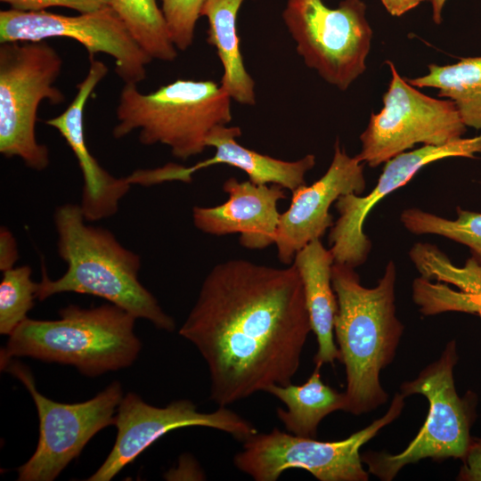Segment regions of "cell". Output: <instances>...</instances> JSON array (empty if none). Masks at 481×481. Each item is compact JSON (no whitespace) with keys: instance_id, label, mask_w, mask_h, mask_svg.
Here are the masks:
<instances>
[{"instance_id":"cell-1","label":"cell","mask_w":481,"mask_h":481,"mask_svg":"<svg viewBox=\"0 0 481 481\" xmlns=\"http://www.w3.org/2000/svg\"><path fill=\"white\" fill-rule=\"evenodd\" d=\"M312 331L296 266L230 259L205 277L179 334L205 360L219 407L292 383Z\"/></svg>"},{"instance_id":"cell-2","label":"cell","mask_w":481,"mask_h":481,"mask_svg":"<svg viewBox=\"0 0 481 481\" xmlns=\"http://www.w3.org/2000/svg\"><path fill=\"white\" fill-rule=\"evenodd\" d=\"M395 279L393 261L373 288L361 284L354 267L334 262L331 268L338 300L334 333L346 379L344 411L353 415L371 412L388 398L379 375L392 363L404 330L395 314Z\"/></svg>"},{"instance_id":"cell-3","label":"cell","mask_w":481,"mask_h":481,"mask_svg":"<svg viewBox=\"0 0 481 481\" xmlns=\"http://www.w3.org/2000/svg\"><path fill=\"white\" fill-rule=\"evenodd\" d=\"M53 222L58 254L67 264V271L53 281L43 267L42 280L37 282V299L42 301L62 292L94 295L123 308L136 319L150 321L159 330L175 329L174 319L140 282L138 254L123 247L110 231L86 224L78 204L57 207Z\"/></svg>"},{"instance_id":"cell-4","label":"cell","mask_w":481,"mask_h":481,"mask_svg":"<svg viewBox=\"0 0 481 481\" xmlns=\"http://www.w3.org/2000/svg\"><path fill=\"white\" fill-rule=\"evenodd\" d=\"M58 320L27 318L9 336L0 352L1 370L13 357H31L72 365L87 377L130 366L142 345L135 317L114 305L94 308L69 305Z\"/></svg>"},{"instance_id":"cell-5","label":"cell","mask_w":481,"mask_h":481,"mask_svg":"<svg viewBox=\"0 0 481 481\" xmlns=\"http://www.w3.org/2000/svg\"><path fill=\"white\" fill-rule=\"evenodd\" d=\"M125 84L116 110V139L138 130L144 145L161 143L174 157L186 160L202 153L206 139L218 126L232 121L231 98L213 80L177 79L150 94Z\"/></svg>"},{"instance_id":"cell-6","label":"cell","mask_w":481,"mask_h":481,"mask_svg":"<svg viewBox=\"0 0 481 481\" xmlns=\"http://www.w3.org/2000/svg\"><path fill=\"white\" fill-rule=\"evenodd\" d=\"M458 362L455 340L447 342L440 357L412 380L400 386L405 396L421 395L429 404L427 419L417 436L400 452H366L362 461L371 474L382 481L393 480L406 465L424 459H461L472 438L477 395L468 391L461 397L456 390L453 369Z\"/></svg>"},{"instance_id":"cell-7","label":"cell","mask_w":481,"mask_h":481,"mask_svg":"<svg viewBox=\"0 0 481 481\" xmlns=\"http://www.w3.org/2000/svg\"><path fill=\"white\" fill-rule=\"evenodd\" d=\"M61 69V55L46 40L0 45V152L37 171L50 162L47 146L36 138L37 109L43 100L65 101L53 86Z\"/></svg>"},{"instance_id":"cell-8","label":"cell","mask_w":481,"mask_h":481,"mask_svg":"<svg viewBox=\"0 0 481 481\" xmlns=\"http://www.w3.org/2000/svg\"><path fill=\"white\" fill-rule=\"evenodd\" d=\"M404 399L401 392L396 393L382 417L339 441H319L276 428L257 432L243 442L233 464L256 481H276L289 469L306 470L320 481H367L360 449L400 416Z\"/></svg>"},{"instance_id":"cell-9","label":"cell","mask_w":481,"mask_h":481,"mask_svg":"<svg viewBox=\"0 0 481 481\" xmlns=\"http://www.w3.org/2000/svg\"><path fill=\"white\" fill-rule=\"evenodd\" d=\"M362 0L330 8L322 0H287L283 21L298 54L327 83L346 90L366 69L373 32Z\"/></svg>"},{"instance_id":"cell-10","label":"cell","mask_w":481,"mask_h":481,"mask_svg":"<svg viewBox=\"0 0 481 481\" xmlns=\"http://www.w3.org/2000/svg\"><path fill=\"white\" fill-rule=\"evenodd\" d=\"M386 63L391 78L382 109L371 114L360 135L356 158L361 162L376 167L417 143L443 145L462 138L467 126L452 101L421 93L401 77L391 61Z\"/></svg>"},{"instance_id":"cell-11","label":"cell","mask_w":481,"mask_h":481,"mask_svg":"<svg viewBox=\"0 0 481 481\" xmlns=\"http://www.w3.org/2000/svg\"><path fill=\"white\" fill-rule=\"evenodd\" d=\"M4 371L19 379L28 389L39 419L37 446L30 459L19 467V481L54 480L94 435L114 425V412L123 398L118 381L92 399L62 404L39 393L30 370L21 363L12 359Z\"/></svg>"},{"instance_id":"cell-12","label":"cell","mask_w":481,"mask_h":481,"mask_svg":"<svg viewBox=\"0 0 481 481\" xmlns=\"http://www.w3.org/2000/svg\"><path fill=\"white\" fill-rule=\"evenodd\" d=\"M68 37L77 41L88 56L102 53L115 61V72L125 84L143 81L152 59L132 37L118 13L109 5L77 16L46 11L0 12V43L41 41Z\"/></svg>"},{"instance_id":"cell-13","label":"cell","mask_w":481,"mask_h":481,"mask_svg":"<svg viewBox=\"0 0 481 481\" xmlns=\"http://www.w3.org/2000/svg\"><path fill=\"white\" fill-rule=\"evenodd\" d=\"M115 444L101 467L88 481H110L145 449L171 430L186 427H207L221 430L243 443L257 433L251 422L227 407L201 412L186 399L165 407L148 404L135 393L121 400L114 418Z\"/></svg>"},{"instance_id":"cell-14","label":"cell","mask_w":481,"mask_h":481,"mask_svg":"<svg viewBox=\"0 0 481 481\" xmlns=\"http://www.w3.org/2000/svg\"><path fill=\"white\" fill-rule=\"evenodd\" d=\"M477 153L481 154V134L443 145H423L387 160L369 194L340 196L335 202L339 216L329 235L334 262L355 268L366 261L371 249V240L363 232L367 216L381 199L406 184L423 167L452 157L476 159Z\"/></svg>"},{"instance_id":"cell-15","label":"cell","mask_w":481,"mask_h":481,"mask_svg":"<svg viewBox=\"0 0 481 481\" xmlns=\"http://www.w3.org/2000/svg\"><path fill=\"white\" fill-rule=\"evenodd\" d=\"M365 187L363 163L356 156H349L337 140L325 174L311 185L294 190L289 208L281 213L273 242L279 260L291 265L298 250L331 228L330 206L340 196L361 195Z\"/></svg>"},{"instance_id":"cell-16","label":"cell","mask_w":481,"mask_h":481,"mask_svg":"<svg viewBox=\"0 0 481 481\" xmlns=\"http://www.w3.org/2000/svg\"><path fill=\"white\" fill-rule=\"evenodd\" d=\"M239 126H216L206 139L207 147H214L213 157L191 167L167 163L162 167L137 169L127 177L131 184L151 186L170 181L191 183L192 175L213 165L225 164L244 171L255 184H277L291 192L306 184V175L315 165V156L307 154L295 161H286L261 154L238 143Z\"/></svg>"},{"instance_id":"cell-17","label":"cell","mask_w":481,"mask_h":481,"mask_svg":"<svg viewBox=\"0 0 481 481\" xmlns=\"http://www.w3.org/2000/svg\"><path fill=\"white\" fill-rule=\"evenodd\" d=\"M89 70L77 88L69 107L59 116L45 121L64 138L77 159L83 177L79 207L86 221H98L114 216L131 183L126 177H115L106 171L90 153L85 140L84 108L95 86L107 75L108 67L94 56H89Z\"/></svg>"},{"instance_id":"cell-18","label":"cell","mask_w":481,"mask_h":481,"mask_svg":"<svg viewBox=\"0 0 481 481\" xmlns=\"http://www.w3.org/2000/svg\"><path fill=\"white\" fill-rule=\"evenodd\" d=\"M223 190L228 194L226 202L193 208L195 227L216 236L240 233V243L249 249L273 244L281 216L278 202L287 197L284 188L230 177L224 183Z\"/></svg>"},{"instance_id":"cell-19","label":"cell","mask_w":481,"mask_h":481,"mask_svg":"<svg viewBox=\"0 0 481 481\" xmlns=\"http://www.w3.org/2000/svg\"><path fill=\"white\" fill-rule=\"evenodd\" d=\"M292 264L303 282L312 331L317 340L314 363L320 367L333 364L340 356L334 341L338 300L331 284L333 255L318 239L298 250Z\"/></svg>"},{"instance_id":"cell-20","label":"cell","mask_w":481,"mask_h":481,"mask_svg":"<svg viewBox=\"0 0 481 481\" xmlns=\"http://www.w3.org/2000/svg\"><path fill=\"white\" fill-rule=\"evenodd\" d=\"M244 1L206 0L200 15L208 19L207 41L216 48L223 65L222 88L236 102L255 105V82L245 68L236 28L237 15Z\"/></svg>"},{"instance_id":"cell-21","label":"cell","mask_w":481,"mask_h":481,"mask_svg":"<svg viewBox=\"0 0 481 481\" xmlns=\"http://www.w3.org/2000/svg\"><path fill=\"white\" fill-rule=\"evenodd\" d=\"M320 366L301 385L292 383L269 387L265 392L281 401L287 409L278 408L277 416L289 433L316 438L320 422L338 410H345V393H339L322 380Z\"/></svg>"},{"instance_id":"cell-22","label":"cell","mask_w":481,"mask_h":481,"mask_svg":"<svg viewBox=\"0 0 481 481\" xmlns=\"http://www.w3.org/2000/svg\"><path fill=\"white\" fill-rule=\"evenodd\" d=\"M428 72L407 79L418 88L433 87L452 101L463 123L481 130V56L462 58L448 65L429 64Z\"/></svg>"},{"instance_id":"cell-23","label":"cell","mask_w":481,"mask_h":481,"mask_svg":"<svg viewBox=\"0 0 481 481\" xmlns=\"http://www.w3.org/2000/svg\"><path fill=\"white\" fill-rule=\"evenodd\" d=\"M110 6L152 60L173 61L176 59L177 49L157 0H110Z\"/></svg>"},{"instance_id":"cell-24","label":"cell","mask_w":481,"mask_h":481,"mask_svg":"<svg viewBox=\"0 0 481 481\" xmlns=\"http://www.w3.org/2000/svg\"><path fill=\"white\" fill-rule=\"evenodd\" d=\"M400 220L413 234H436L468 246L481 263V213L457 208V218L447 219L420 208L403 211Z\"/></svg>"},{"instance_id":"cell-25","label":"cell","mask_w":481,"mask_h":481,"mask_svg":"<svg viewBox=\"0 0 481 481\" xmlns=\"http://www.w3.org/2000/svg\"><path fill=\"white\" fill-rule=\"evenodd\" d=\"M410 257L422 277L452 283L461 291H481V263L473 257L464 267H457L436 246L415 244Z\"/></svg>"},{"instance_id":"cell-26","label":"cell","mask_w":481,"mask_h":481,"mask_svg":"<svg viewBox=\"0 0 481 481\" xmlns=\"http://www.w3.org/2000/svg\"><path fill=\"white\" fill-rule=\"evenodd\" d=\"M37 282L31 279L28 265L3 272L0 283V333L10 336L26 320L34 306Z\"/></svg>"},{"instance_id":"cell-27","label":"cell","mask_w":481,"mask_h":481,"mask_svg":"<svg viewBox=\"0 0 481 481\" xmlns=\"http://www.w3.org/2000/svg\"><path fill=\"white\" fill-rule=\"evenodd\" d=\"M412 300L424 315L445 312L477 314L481 312V291L453 290L444 283H434L422 276L412 282Z\"/></svg>"},{"instance_id":"cell-28","label":"cell","mask_w":481,"mask_h":481,"mask_svg":"<svg viewBox=\"0 0 481 481\" xmlns=\"http://www.w3.org/2000/svg\"><path fill=\"white\" fill-rule=\"evenodd\" d=\"M160 1L173 44L178 50H187L192 45L196 23L206 0Z\"/></svg>"},{"instance_id":"cell-29","label":"cell","mask_w":481,"mask_h":481,"mask_svg":"<svg viewBox=\"0 0 481 481\" xmlns=\"http://www.w3.org/2000/svg\"><path fill=\"white\" fill-rule=\"evenodd\" d=\"M12 9L25 12L44 11L53 6L67 7L80 13L91 12L110 5V0H1Z\"/></svg>"},{"instance_id":"cell-30","label":"cell","mask_w":481,"mask_h":481,"mask_svg":"<svg viewBox=\"0 0 481 481\" xmlns=\"http://www.w3.org/2000/svg\"><path fill=\"white\" fill-rule=\"evenodd\" d=\"M457 476L461 481H481V437H472Z\"/></svg>"},{"instance_id":"cell-31","label":"cell","mask_w":481,"mask_h":481,"mask_svg":"<svg viewBox=\"0 0 481 481\" xmlns=\"http://www.w3.org/2000/svg\"><path fill=\"white\" fill-rule=\"evenodd\" d=\"M19 259L18 246L12 233L4 226L0 229V270L13 268Z\"/></svg>"},{"instance_id":"cell-32","label":"cell","mask_w":481,"mask_h":481,"mask_svg":"<svg viewBox=\"0 0 481 481\" xmlns=\"http://www.w3.org/2000/svg\"><path fill=\"white\" fill-rule=\"evenodd\" d=\"M424 1L429 0H380L387 12L395 17L404 15Z\"/></svg>"},{"instance_id":"cell-33","label":"cell","mask_w":481,"mask_h":481,"mask_svg":"<svg viewBox=\"0 0 481 481\" xmlns=\"http://www.w3.org/2000/svg\"><path fill=\"white\" fill-rule=\"evenodd\" d=\"M432 5V19L438 25L442 22V12L446 0H429Z\"/></svg>"},{"instance_id":"cell-34","label":"cell","mask_w":481,"mask_h":481,"mask_svg":"<svg viewBox=\"0 0 481 481\" xmlns=\"http://www.w3.org/2000/svg\"><path fill=\"white\" fill-rule=\"evenodd\" d=\"M477 315L481 318V312L477 314Z\"/></svg>"}]
</instances>
